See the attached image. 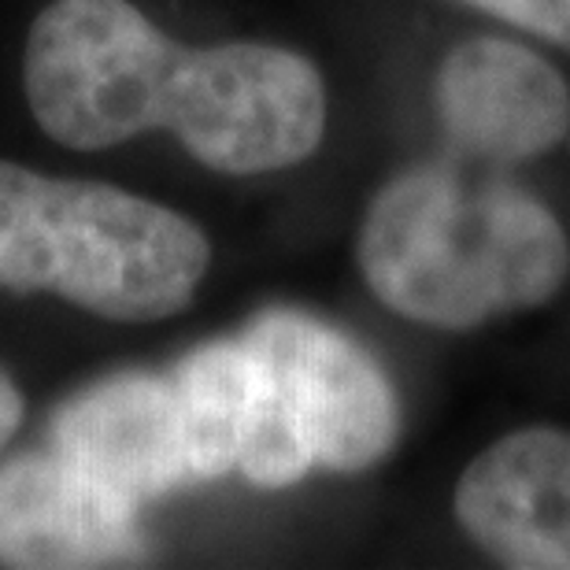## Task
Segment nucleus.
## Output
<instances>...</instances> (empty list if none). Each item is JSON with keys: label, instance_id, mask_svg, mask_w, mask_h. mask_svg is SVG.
Listing matches in <instances>:
<instances>
[{"label": "nucleus", "instance_id": "obj_7", "mask_svg": "<svg viewBox=\"0 0 570 570\" xmlns=\"http://www.w3.org/2000/svg\"><path fill=\"white\" fill-rule=\"evenodd\" d=\"M138 511L67 463L60 452H22L0 463V567L86 570L145 563Z\"/></svg>", "mask_w": 570, "mask_h": 570}, {"label": "nucleus", "instance_id": "obj_9", "mask_svg": "<svg viewBox=\"0 0 570 570\" xmlns=\"http://www.w3.org/2000/svg\"><path fill=\"white\" fill-rule=\"evenodd\" d=\"M189 426L193 466L200 482L237 471L253 404V352L245 337H223L193 348L170 367Z\"/></svg>", "mask_w": 570, "mask_h": 570}, {"label": "nucleus", "instance_id": "obj_10", "mask_svg": "<svg viewBox=\"0 0 570 570\" xmlns=\"http://www.w3.org/2000/svg\"><path fill=\"white\" fill-rule=\"evenodd\" d=\"M466 4L570 52V0H466Z\"/></svg>", "mask_w": 570, "mask_h": 570}, {"label": "nucleus", "instance_id": "obj_11", "mask_svg": "<svg viewBox=\"0 0 570 570\" xmlns=\"http://www.w3.org/2000/svg\"><path fill=\"white\" fill-rule=\"evenodd\" d=\"M22 423V393L19 385L11 382V374L0 367V449L11 441V433Z\"/></svg>", "mask_w": 570, "mask_h": 570}, {"label": "nucleus", "instance_id": "obj_5", "mask_svg": "<svg viewBox=\"0 0 570 570\" xmlns=\"http://www.w3.org/2000/svg\"><path fill=\"white\" fill-rule=\"evenodd\" d=\"M49 438L67 463L134 508L200 482L170 371H122L82 385L56 407Z\"/></svg>", "mask_w": 570, "mask_h": 570}, {"label": "nucleus", "instance_id": "obj_4", "mask_svg": "<svg viewBox=\"0 0 570 570\" xmlns=\"http://www.w3.org/2000/svg\"><path fill=\"white\" fill-rule=\"evenodd\" d=\"M253 404L242 471L259 489H285L315 466L371 471L401 438V404L379 360L323 318L271 307L245 326Z\"/></svg>", "mask_w": 570, "mask_h": 570}, {"label": "nucleus", "instance_id": "obj_2", "mask_svg": "<svg viewBox=\"0 0 570 570\" xmlns=\"http://www.w3.org/2000/svg\"><path fill=\"white\" fill-rule=\"evenodd\" d=\"M356 259L390 312L433 330H474L549 304L570 278V237L515 181L412 167L374 193Z\"/></svg>", "mask_w": 570, "mask_h": 570}, {"label": "nucleus", "instance_id": "obj_8", "mask_svg": "<svg viewBox=\"0 0 570 570\" xmlns=\"http://www.w3.org/2000/svg\"><path fill=\"white\" fill-rule=\"evenodd\" d=\"M455 522L478 549L515 570H570V430L522 426L460 474Z\"/></svg>", "mask_w": 570, "mask_h": 570}, {"label": "nucleus", "instance_id": "obj_6", "mask_svg": "<svg viewBox=\"0 0 570 570\" xmlns=\"http://www.w3.org/2000/svg\"><path fill=\"white\" fill-rule=\"evenodd\" d=\"M433 100L449 141L482 164H527L570 134L567 78L527 45L493 33L444 56Z\"/></svg>", "mask_w": 570, "mask_h": 570}, {"label": "nucleus", "instance_id": "obj_1", "mask_svg": "<svg viewBox=\"0 0 570 570\" xmlns=\"http://www.w3.org/2000/svg\"><path fill=\"white\" fill-rule=\"evenodd\" d=\"M22 89L63 148L170 130L219 175L293 167L326 134V86L307 56L259 41L189 49L130 0H52L30 27Z\"/></svg>", "mask_w": 570, "mask_h": 570}, {"label": "nucleus", "instance_id": "obj_3", "mask_svg": "<svg viewBox=\"0 0 570 570\" xmlns=\"http://www.w3.org/2000/svg\"><path fill=\"white\" fill-rule=\"evenodd\" d=\"M208 264L204 230L167 204L0 159V289L159 323L193 304Z\"/></svg>", "mask_w": 570, "mask_h": 570}]
</instances>
